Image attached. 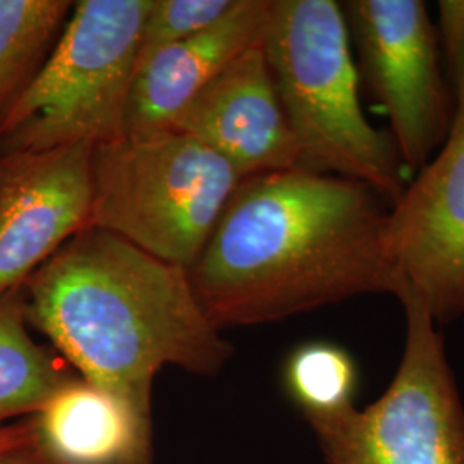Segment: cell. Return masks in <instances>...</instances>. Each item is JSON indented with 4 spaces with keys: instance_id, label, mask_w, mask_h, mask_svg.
Here are the masks:
<instances>
[{
    "instance_id": "6da1fadb",
    "label": "cell",
    "mask_w": 464,
    "mask_h": 464,
    "mask_svg": "<svg viewBox=\"0 0 464 464\" xmlns=\"http://www.w3.org/2000/svg\"><path fill=\"white\" fill-rule=\"evenodd\" d=\"M389 205L368 186L306 169L245 178L188 270L218 331L274 324L406 282L387 249Z\"/></svg>"
},
{
    "instance_id": "7a4b0ae2",
    "label": "cell",
    "mask_w": 464,
    "mask_h": 464,
    "mask_svg": "<svg viewBox=\"0 0 464 464\" xmlns=\"http://www.w3.org/2000/svg\"><path fill=\"white\" fill-rule=\"evenodd\" d=\"M28 324L82 379L151 425V387L164 366L214 377L232 346L199 306L183 266L88 226L23 285Z\"/></svg>"
},
{
    "instance_id": "3957f363",
    "label": "cell",
    "mask_w": 464,
    "mask_h": 464,
    "mask_svg": "<svg viewBox=\"0 0 464 464\" xmlns=\"http://www.w3.org/2000/svg\"><path fill=\"white\" fill-rule=\"evenodd\" d=\"M264 52L298 150V167L365 184L389 207L406 188L391 134L362 109L343 7L332 0H272Z\"/></svg>"
},
{
    "instance_id": "277c9868",
    "label": "cell",
    "mask_w": 464,
    "mask_h": 464,
    "mask_svg": "<svg viewBox=\"0 0 464 464\" xmlns=\"http://www.w3.org/2000/svg\"><path fill=\"white\" fill-rule=\"evenodd\" d=\"M151 0H82L49 57L0 119V155L126 134L138 47Z\"/></svg>"
},
{
    "instance_id": "5b68a950",
    "label": "cell",
    "mask_w": 464,
    "mask_h": 464,
    "mask_svg": "<svg viewBox=\"0 0 464 464\" xmlns=\"http://www.w3.org/2000/svg\"><path fill=\"white\" fill-rule=\"evenodd\" d=\"M241 181L193 136L174 130L122 136L92 150L88 226L189 270Z\"/></svg>"
},
{
    "instance_id": "8992f818",
    "label": "cell",
    "mask_w": 464,
    "mask_h": 464,
    "mask_svg": "<svg viewBox=\"0 0 464 464\" xmlns=\"http://www.w3.org/2000/svg\"><path fill=\"white\" fill-rule=\"evenodd\" d=\"M398 372L363 410L304 418L327 464H464V404L439 324L404 285Z\"/></svg>"
},
{
    "instance_id": "52a82bcc",
    "label": "cell",
    "mask_w": 464,
    "mask_h": 464,
    "mask_svg": "<svg viewBox=\"0 0 464 464\" xmlns=\"http://www.w3.org/2000/svg\"><path fill=\"white\" fill-rule=\"evenodd\" d=\"M360 72L391 121L406 169L420 170L448 138L454 116L437 34L420 0H349L343 5Z\"/></svg>"
},
{
    "instance_id": "ba28073f",
    "label": "cell",
    "mask_w": 464,
    "mask_h": 464,
    "mask_svg": "<svg viewBox=\"0 0 464 464\" xmlns=\"http://www.w3.org/2000/svg\"><path fill=\"white\" fill-rule=\"evenodd\" d=\"M452 83L448 138L406 184L387 222L389 256L437 324L464 315V71Z\"/></svg>"
},
{
    "instance_id": "9c48e42d",
    "label": "cell",
    "mask_w": 464,
    "mask_h": 464,
    "mask_svg": "<svg viewBox=\"0 0 464 464\" xmlns=\"http://www.w3.org/2000/svg\"><path fill=\"white\" fill-rule=\"evenodd\" d=\"M92 147L0 155V298L90 224Z\"/></svg>"
},
{
    "instance_id": "30bf717a",
    "label": "cell",
    "mask_w": 464,
    "mask_h": 464,
    "mask_svg": "<svg viewBox=\"0 0 464 464\" xmlns=\"http://www.w3.org/2000/svg\"><path fill=\"white\" fill-rule=\"evenodd\" d=\"M170 130L214 150L241 179L298 167L295 136L262 44L218 72Z\"/></svg>"
},
{
    "instance_id": "8fae6325",
    "label": "cell",
    "mask_w": 464,
    "mask_h": 464,
    "mask_svg": "<svg viewBox=\"0 0 464 464\" xmlns=\"http://www.w3.org/2000/svg\"><path fill=\"white\" fill-rule=\"evenodd\" d=\"M270 13L272 0H236L210 28L147 59L134 76L124 136L170 130L218 72L243 52L264 44Z\"/></svg>"
},
{
    "instance_id": "7c38bea8",
    "label": "cell",
    "mask_w": 464,
    "mask_h": 464,
    "mask_svg": "<svg viewBox=\"0 0 464 464\" xmlns=\"http://www.w3.org/2000/svg\"><path fill=\"white\" fill-rule=\"evenodd\" d=\"M34 448L59 464H151V425L111 392L74 379L30 416Z\"/></svg>"
},
{
    "instance_id": "4fadbf2b",
    "label": "cell",
    "mask_w": 464,
    "mask_h": 464,
    "mask_svg": "<svg viewBox=\"0 0 464 464\" xmlns=\"http://www.w3.org/2000/svg\"><path fill=\"white\" fill-rule=\"evenodd\" d=\"M23 287L0 298V427L36 415L74 377L28 331Z\"/></svg>"
},
{
    "instance_id": "5bb4252c",
    "label": "cell",
    "mask_w": 464,
    "mask_h": 464,
    "mask_svg": "<svg viewBox=\"0 0 464 464\" xmlns=\"http://www.w3.org/2000/svg\"><path fill=\"white\" fill-rule=\"evenodd\" d=\"M72 7L69 0H0V119L49 57Z\"/></svg>"
},
{
    "instance_id": "9a60e30c",
    "label": "cell",
    "mask_w": 464,
    "mask_h": 464,
    "mask_svg": "<svg viewBox=\"0 0 464 464\" xmlns=\"http://www.w3.org/2000/svg\"><path fill=\"white\" fill-rule=\"evenodd\" d=\"M284 382L304 418L335 415L354 406L358 368L346 349L308 343L287 358Z\"/></svg>"
},
{
    "instance_id": "2e32d148",
    "label": "cell",
    "mask_w": 464,
    "mask_h": 464,
    "mask_svg": "<svg viewBox=\"0 0 464 464\" xmlns=\"http://www.w3.org/2000/svg\"><path fill=\"white\" fill-rule=\"evenodd\" d=\"M236 0H151L141 26L138 67L151 55L210 28Z\"/></svg>"
},
{
    "instance_id": "e0dca14e",
    "label": "cell",
    "mask_w": 464,
    "mask_h": 464,
    "mask_svg": "<svg viewBox=\"0 0 464 464\" xmlns=\"http://www.w3.org/2000/svg\"><path fill=\"white\" fill-rule=\"evenodd\" d=\"M439 32L449 78L454 82L464 71V0L439 2Z\"/></svg>"
},
{
    "instance_id": "ac0fdd59",
    "label": "cell",
    "mask_w": 464,
    "mask_h": 464,
    "mask_svg": "<svg viewBox=\"0 0 464 464\" xmlns=\"http://www.w3.org/2000/svg\"><path fill=\"white\" fill-rule=\"evenodd\" d=\"M34 444V421L26 418L13 425L0 427V454Z\"/></svg>"
},
{
    "instance_id": "d6986e66",
    "label": "cell",
    "mask_w": 464,
    "mask_h": 464,
    "mask_svg": "<svg viewBox=\"0 0 464 464\" xmlns=\"http://www.w3.org/2000/svg\"><path fill=\"white\" fill-rule=\"evenodd\" d=\"M0 464H59L52 461L44 452L34 448V444L28 448L14 449L9 452L0 454Z\"/></svg>"
}]
</instances>
